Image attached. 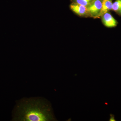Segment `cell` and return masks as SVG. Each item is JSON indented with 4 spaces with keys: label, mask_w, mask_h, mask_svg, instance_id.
Here are the masks:
<instances>
[{
    "label": "cell",
    "mask_w": 121,
    "mask_h": 121,
    "mask_svg": "<svg viewBox=\"0 0 121 121\" xmlns=\"http://www.w3.org/2000/svg\"><path fill=\"white\" fill-rule=\"evenodd\" d=\"M13 121H56L51 105L41 97L24 98L17 103L14 111Z\"/></svg>",
    "instance_id": "obj_1"
},
{
    "label": "cell",
    "mask_w": 121,
    "mask_h": 121,
    "mask_svg": "<svg viewBox=\"0 0 121 121\" xmlns=\"http://www.w3.org/2000/svg\"><path fill=\"white\" fill-rule=\"evenodd\" d=\"M102 7V0H93L87 7L88 15L94 17L100 16Z\"/></svg>",
    "instance_id": "obj_2"
},
{
    "label": "cell",
    "mask_w": 121,
    "mask_h": 121,
    "mask_svg": "<svg viewBox=\"0 0 121 121\" xmlns=\"http://www.w3.org/2000/svg\"><path fill=\"white\" fill-rule=\"evenodd\" d=\"M101 17L103 23L106 27L113 28L117 26V22L109 12L103 14Z\"/></svg>",
    "instance_id": "obj_3"
},
{
    "label": "cell",
    "mask_w": 121,
    "mask_h": 121,
    "mask_svg": "<svg viewBox=\"0 0 121 121\" xmlns=\"http://www.w3.org/2000/svg\"><path fill=\"white\" fill-rule=\"evenodd\" d=\"M72 11L80 16L83 17L88 15L87 7L76 3H72L70 5Z\"/></svg>",
    "instance_id": "obj_4"
},
{
    "label": "cell",
    "mask_w": 121,
    "mask_h": 121,
    "mask_svg": "<svg viewBox=\"0 0 121 121\" xmlns=\"http://www.w3.org/2000/svg\"><path fill=\"white\" fill-rule=\"evenodd\" d=\"M113 0H102V7L100 16L112 10Z\"/></svg>",
    "instance_id": "obj_5"
},
{
    "label": "cell",
    "mask_w": 121,
    "mask_h": 121,
    "mask_svg": "<svg viewBox=\"0 0 121 121\" xmlns=\"http://www.w3.org/2000/svg\"><path fill=\"white\" fill-rule=\"evenodd\" d=\"M112 10L117 15L121 16V0H115L113 3Z\"/></svg>",
    "instance_id": "obj_6"
},
{
    "label": "cell",
    "mask_w": 121,
    "mask_h": 121,
    "mask_svg": "<svg viewBox=\"0 0 121 121\" xmlns=\"http://www.w3.org/2000/svg\"><path fill=\"white\" fill-rule=\"evenodd\" d=\"M93 0H74V3L87 7Z\"/></svg>",
    "instance_id": "obj_7"
},
{
    "label": "cell",
    "mask_w": 121,
    "mask_h": 121,
    "mask_svg": "<svg viewBox=\"0 0 121 121\" xmlns=\"http://www.w3.org/2000/svg\"><path fill=\"white\" fill-rule=\"evenodd\" d=\"M110 118L109 119V121H116V119L115 118V116L114 115L111 114L110 115Z\"/></svg>",
    "instance_id": "obj_8"
},
{
    "label": "cell",
    "mask_w": 121,
    "mask_h": 121,
    "mask_svg": "<svg viewBox=\"0 0 121 121\" xmlns=\"http://www.w3.org/2000/svg\"></svg>",
    "instance_id": "obj_9"
}]
</instances>
